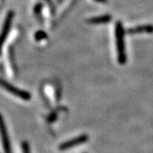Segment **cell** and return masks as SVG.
I'll return each instance as SVG.
<instances>
[{
  "label": "cell",
  "mask_w": 153,
  "mask_h": 153,
  "mask_svg": "<svg viewBox=\"0 0 153 153\" xmlns=\"http://www.w3.org/2000/svg\"><path fill=\"white\" fill-rule=\"evenodd\" d=\"M96 2H99V3H101V4H105L107 3V0H94Z\"/></svg>",
  "instance_id": "30bf717a"
},
{
  "label": "cell",
  "mask_w": 153,
  "mask_h": 153,
  "mask_svg": "<svg viewBox=\"0 0 153 153\" xmlns=\"http://www.w3.org/2000/svg\"><path fill=\"white\" fill-rule=\"evenodd\" d=\"M88 140V136L87 134H82L80 136L72 139L71 140H68L66 142L62 143L59 146V149H60V151H66V150L71 149V148L76 147V146L84 144V143L87 142Z\"/></svg>",
  "instance_id": "3957f363"
},
{
  "label": "cell",
  "mask_w": 153,
  "mask_h": 153,
  "mask_svg": "<svg viewBox=\"0 0 153 153\" xmlns=\"http://www.w3.org/2000/svg\"><path fill=\"white\" fill-rule=\"evenodd\" d=\"M0 86L2 88H4V89H6L7 91H9L12 94H14L16 96H18V97H20V98L24 100H29L31 99V94L28 92L14 87L12 84L7 82L4 80L1 79V78H0Z\"/></svg>",
  "instance_id": "7a4b0ae2"
},
{
  "label": "cell",
  "mask_w": 153,
  "mask_h": 153,
  "mask_svg": "<svg viewBox=\"0 0 153 153\" xmlns=\"http://www.w3.org/2000/svg\"><path fill=\"white\" fill-rule=\"evenodd\" d=\"M23 152L24 153H30V148H29V146L27 142L23 143Z\"/></svg>",
  "instance_id": "9c48e42d"
},
{
  "label": "cell",
  "mask_w": 153,
  "mask_h": 153,
  "mask_svg": "<svg viewBox=\"0 0 153 153\" xmlns=\"http://www.w3.org/2000/svg\"><path fill=\"white\" fill-rule=\"evenodd\" d=\"M112 17L109 14L106 15H102L100 16H95L93 18L88 19L87 22L88 24H92V25H99V24H105L108 23L111 21Z\"/></svg>",
  "instance_id": "52a82bcc"
},
{
  "label": "cell",
  "mask_w": 153,
  "mask_h": 153,
  "mask_svg": "<svg viewBox=\"0 0 153 153\" xmlns=\"http://www.w3.org/2000/svg\"><path fill=\"white\" fill-rule=\"evenodd\" d=\"M128 34H141V33H153V25H140L134 27L128 28L127 30Z\"/></svg>",
  "instance_id": "8992f818"
},
{
  "label": "cell",
  "mask_w": 153,
  "mask_h": 153,
  "mask_svg": "<svg viewBox=\"0 0 153 153\" xmlns=\"http://www.w3.org/2000/svg\"><path fill=\"white\" fill-rule=\"evenodd\" d=\"M0 134H1V137H2V140H3L5 153H11L10 146L9 138H8V134H7V131H6L4 122L3 120L1 115H0Z\"/></svg>",
  "instance_id": "5b68a950"
},
{
  "label": "cell",
  "mask_w": 153,
  "mask_h": 153,
  "mask_svg": "<svg viewBox=\"0 0 153 153\" xmlns=\"http://www.w3.org/2000/svg\"><path fill=\"white\" fill-rule=\"evenodd\" d=\"M35 37H36V39L37 40H41V39H44L47 37V34L44 33V32H42V31H39L38 33H36V35H35Z\"/></svg>",
  "instance_id": "ba28073f"
},
{
  "label": "cell",
  "mask_w": 153,
  "mask_h": 153,
  "mask_svg": "<svg viewBox=\"0 0 153 153\" xmlns=\"http://www.w3.org/2000/svg\"><path fill=\"white\" fill-rule=\"evenodd\" d=\"M124 36H125V30L123 28V23L120 21L117 22L115 25V38H116L117 61L120 65H124L127 63L128 60Z\"/></svg>",
  "instance_id": "6da1fadb"
},
{
  "label": "cell",
  "mask_w": 153,
  "mask_h": 153,
  "mask_svg": "<svg viewBox=\"0 0 153 153\" xmlns=\"http://www.w3.org/2000/svg\"><path fill=\"white\" fill-rule=\"evenodd\" d=\"M13 17H14V13L10 11L7 16H6L5 22H4V27H3V30H2V33L0 34V51H1V47L2 45L4 44V41H5L6 37L8 35V33L10 31V28L11 27V23H12V20H13Z\"/></svg>",
  "instance_id": "277c9868"
},
{
  "label": "cell",
  "mask_w": 153,
  "mask_h": 153,
  "mask_svg": "<svg viewBox=\"0 0 153 153\" xmlns=\"http://www.w3.org/2000/svg\"><path fill=\"white\" fill-rule=\"evenodd\" d=\"M46 1H47L48 3H49V4H52V2H51V0H46Z\"/></svg>",
  "instance_id": "8fae6325"
}]
</instances>
